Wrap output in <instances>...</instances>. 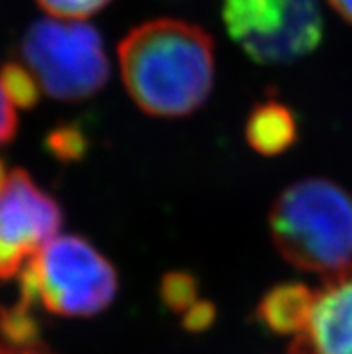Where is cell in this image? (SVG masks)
<instances>
[{
	"label": "cell",
	"mask_w": 352,
	"mask_h": 354,
	"mask_svg": "<svg viewBox=\"0 0 352 354\" xmlns=\"http://www.w3.org/2000/svg\"><path fill=\"white\" fill-rule=\"evenodd\" d=\"M317 292L300 283L273 286L257 306V320L275 335L299 337L308 328Z\"/></svg>",
	"instance_id": "cell-8"
},
{
	"label": "cell",
	"mask_w": 352,
	"mask_h": 354,
	"mask_svg": "<svg viewBox=\"0 0 352 354\" xmlns=\"http://www.w3.org/2000/svg\"><path fill=\"white\" fill-rule=\"evenodd\" d=\"M29 310L22 302L13 308L0 306V354H54L41 340L40 326Z\"/></svg>",
	"instance_id": "cell-10"
},
{
	"label": "cell",
	"mask_w": 352,
	"mask_h": 354,
	"mask_svg": "<svg viewBox=\"0 0 352 354\" xmlns=\"http://www.w3.org/2000/svg\"><path fill=\"white\" fill-rule=\"evenodd\" d=\"M216 319V308L209 301H198L182 315L183 328L191 333H200L209 329Z\"/></svg>",
	"instance_id": "cell-15"
},
{
	"label": "cell",
	"mask_w": 352,
	"mask_h": 354,
	"mask_svg": "<svg viewBox=\"0 0 352 354\" xmlns=\"http://www.w3.org/2000/svg\"><path fill=\"white\" fill-rule=\"evenodd\" d=\"M62 223L58 202L27 171L15 169L0 193V279L15 277L27 257L53 241Z\"/></svg>",
	"instance_id": "cell-6"
},
{
	"label": "cell",
	"mask_w": 352,
	"mask_h": 354,
	"mask_svg": "<svg viewBox=\"0 0 352 354\" xmlns=\"http://www.w3.org/2000/svg\"><path fill=\"white\" fill-rule=\"evenodd\" d=\"M45 148L59 162L77 160L86 151L85 131L74 124L58 126L47 135Z\"/></svg>",
	"instance_id": "cell-13"
},
{
	"label": "cell",
	"mask_w": 352,
	"mask_h": 354,
	"mask_svg": "<svg viewBox=\"0 0 352 354\" xmlns=\"http://www.w3.org/2000/svg\"><path fill=\"white\" fill-rule=\"evenodd\" d=\"M20 54L41 88L59 101L98 94L110 74L103 38L85 20H36L24 35Z\"/></svg>",
	"instance_id": "cell-4"
},
{
	"label": "cell",
	"mask_w": 352,
	"mask_h": 354,
	"mask_svg": "<svg viewBox=\"0 0 352 354\" xmlns=\"http://www.w3.org/2000/svg\"><path fill=\"white\" fill-rule=\"evenodd\" d=\"M291 354H352V268L317 292L308 328L295 337Z\"/></svg>",
	"instance_id": "cell-7"
},
{
	"label": "cell",
	"mask_w": 352,
	"mask_h": 354,
	"mask_svg": "<svg viewBox=\"0 0 352 354\" xmlns=\"http://www.w3.org/2000/svg\"><path fill=\"white\" fill-rule=\"evenodd\" d=\"M6 182H8V176H6V166H4V160L0 158V193H2Z\"/></svg>",
	"instance_id": "cell-18"
},
{
	"label": "cell",
	"mask_w": 352,
	"mask_h": 354,
	"mask_svg": "<svg viewBox=\"0 0 352 354\" xmlns=\"http://www.w3.org/2000/svg\"><path fill=\"white\" fill-rule=\"evenodd\" d=\"M277 250L288 263L327 279L352 268V196L326 178L284 189L270 212Z\"/></svg>",
	"instance_id": "cell-2"
},
{
	"label": "cell",
	"mask_w": 352,
	"mask_h": 354,
	"mask_svg": "<svg viewBox=\"0 0 352 354\" xmlns=\"http://www.w3.org/2000/svg\"><path fill=\"white\" fill-rule=\"evenodd\" d=\"M228 36L259 65H291L324 36L318 0H223Z\"/></svg>",
	"instance_id": "cell-5"
},
{
	"label": "cell",
	"mask_w": 352,
	"mask_h": 354,
	"mask_svg": "<svg viewBox=\"0 0 352 354\" xmlns=\"http://www.w3.org/2000/svg\"><path fill=\"white\" fill-rule=\"evenodd\" d=\"M160 297L171 311L183 315L192 304L200 301L196 279L187 272H169L162 279Z\"/></svg>",
	"instance_id": "cell-12"
},
{
	"label": "cell",
	"mask_w": 352,
	"mask_h": 354,
	"mask_svg": "<svg viewBox=\"0 0 352 354\" xmlns=\"http://www.w3.org/2000/svg\"><path fill=\"white\" fill-rule=\"evenodd\" d=\"M117 290L112 263L77 236L54 238L20 274V302H38L62 317H94L112 304Z\"/></svg>",
	"instance_id": "cell-3"
},
{
	"label": "cell",
	"mask_w": 352,
	"mask_h": 354,
	"mask_svg": "<svg viewBox=\"0 0 352 354\" xmlns=\"http://www.w3.org/2000/svg\"><path fill=\"white\" fill-rule=\"evenodd\" d=\"M18 130V117L0 83V146L11 142Z\"/></svg>",
	"instance_id": "cell-16"
},
{
	"label": "cell",
	"mask_w": 352,
	"mask_h": 354,
	"mask_svg": "<svg viewBox=\"0 0 352 354\" xmlns=\"http://www.w3.org/2000/svg\"><path fill=\"white\" fill-rule=\"evenodd\" d=\"M110 2L112 0H36L45 13L59 20H86Z\"/></svg>",
	"instance_id": "cell-14"
},
{
	"label": "cell",
	"mask_w": 352,
	"mask_h": 354,
	"mask_svg": "<svg viewBox=\"0 0 352 354\" xmlns=\"http://www.w3.org/2000/svg\"><path fill=\"white\" fill-rule=\"evenodd\" d=\"M245 137L259 155H281L297 140V121L293 112L279 101L257 104L246 121Z\"/></svg>",
	"instance_id": "cell-9"
},
{
	"label": "cell",
	"mask_w": 352,
	"mask_h": 354,
	"mask_svg": "<svg viewBox=\"0 0 352 354\" xmlns=\"http://www.w3.org/2000/svg\"><path fill=\"white\" fill-rule=\"evenodd\" d=\"M329 4L345 22L352 26V0H329Z\"/></svg>",
	"instance_id": "cell-17"
},
{
	"label": "cell",
	"mask_w": 352,
	"mask_h": 354,
	"mask_svg": "<svg viewBox=\"0 0 352 354\" xmlns=\"http://www.w3.org/2000/svg\"><path fill=\"white\" fill-rule=\"evenodd\" d=\"M126 92L153 117L196 112L214 85V41L205 29L176 18L149 20L119 45Z\"/></svg>",
	"instance_id": "cell-1"
},
{
	"label": "cell",
	"mask_w": 352,
	"mask_h": 354,
	"mask_svg": "<svg viewBox=\"0 0 352 354\" xmlns=\"http://www.w3.org/2000/svg\"><path fill=\"white\" fill-rule=\"evenodd\" d=\"M0 83L6 95L18 108L29 110L40 101V81L31 71L17 62H8L0 71Z\"/></svg>",
	"instance_id": "cell-11"
}]
</instances>
